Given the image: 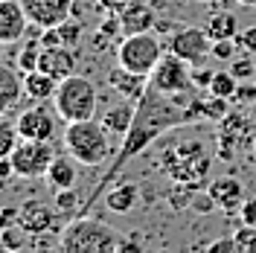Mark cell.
<instances>
[{
	"mask_svg": "<svg viewBox=\"0 0 256 253\" xmlns=\"http://www.w3.org/2000/svg\"><path fill=\"white\" fill-rule=\"evenodd\" d=\"M236 88H239V79H236L230 70H218V73H212V82H210V94H212V96L233 99Z\"/></svg>",
	"mask_w": 256,
	"mask_h": 253,
	"instance_id": "26",
	"label": "cell"
},
{
	"mask_svg": "<svg viewBox=\"0 0 256 253\" xmlns=\"http://www.w3.org/2000/svg\"><path fill=\"white\" fill-rule=\"evenodd\" d=\"M158 166L175 186L201 192L210 186L212 152H210L207 142L198 140V137H172V140L163 142Z\"/></svg>",
	"mask_w": 256,
	"mask_h": 253,
	"instance_id": "2",
	"label": "cell"
},
{
	"mask_svg": "<svg viewBox=\"0 0 256 253\" xmlns=\"http://www.w3.org/2000/svg\"><path fill=\"white\" fill-rule=\"evenodd\" d=\"M108 84H111V90L128 99V102H140L146 94V88H148V76H140V73H134V70H128L122 64H116L108 70Z\"/></svg>",
	"mask_w": 256,
	"mask_h": 253,
	"instance_id": "14",
	"label": "cell"
},
{
	"mask_svg": "<svg viewBox=\"0 0 256 253\" xmlns=\"http://www.w3.org/2000/svg\"><path fill=\"white\" fill-rule=\"evenodd\" d=\"M137 198H140L137 184H131V180H120V184H114L111 190L105 192V206H108L111 212L126 216V212H131V210L137 206Z\"/></svg>",
	"mask_w": 256,
	"mask_h": 253,
	"instance_id": "20",
	"label": "cell"
},
{
	"mask_svg": "<svg viewBox=\"0 0 256 253\" xmlns=\"http://www.w3.org/2000/svg\"><path fill=\"white\" fill-rule=\"evenodd\" d=\"M20 6L32 26L50 30V26H62L67 18H73L76 0H20Z\"/></svg>",
	"mask_w": 256,
	"mask_h": 253,
	"instance_id": "10",
	"label": "cell"
},
{
	"mask_svg": "<svg viewBox=\"0 0 256 253\" xmlns=\"http://www.w3.org/2000/svg\"><path fill=\"white\" fill-rule=\"evenodd\" d=\"M207 192H210V198L216 201V206L218 210H227V212H233V210H239L244 204V186H242L239 178H230V174L212 178Z\"/></svg>",
	"mask_w": 256,
	"mask_h": 253,
	"instance_id": "15",
	"label": "cell"
},
{
	"mask_svg": "<svg viewBox=\"0 0 256 253\" xmlns=\"http://www.w3.org/2000/svg\"><path fill=\"white\" fill-rule=\"evenodd\" d=\"M0 236H3V244H6V250H20V248L26 244V230H24L20 224L3 227V230H0Z\"/></svg>",
	"mask_w": 256,
	"mask_h": 253,
	"instance_id": "29",
	"label": "cell"
},
{
	"mask_svg": "<svg viewBox=\"0 0 256 253\" xmlns=\"http://www.w3.org/2000/svg\"><path fill=\"white\" fill-rule=\"evenodd\" d=\"M236 242H239V253H256V227L242 224V230H236Z\"/></svg>",
	"mask_w": 256,
	"mask_h": 253,
	"instance_id": "31",
	"label": "cell"
},
{
	"mask_svg": "<svg viewBox=\"0 0 256 253\" xmlns=\"http://www.w3.org/2000/svg\"><path fill=\"white\" fill-rule=\"evenodd\" d=\"M56 114L64 122H79V120H94L96 108H99V96H96V84L88 76H67L58 82L56 96H52Z\"/></svg>",
	"mask_w": 256,
	"mask_h": 253,
	"instance_id": "5",
	"label": "cell"
},
{
	"mask_svg": "<svg viewBox=\"0 0 256 253\" xmlns=\"http://www.w3.org/2000/svg\"><path fill=\"white\" fill-rule=\"evenodd\" d=\"M96 3H99V9H102V12H116V15H120L131 0H96Z\"/></svg>",
	"mask_w": 256,
	"mask_h": 253,
	"instance_id": "39",
	"label": "cell"
},
{
	"mask_svg": "<svg viewBox=\"0 0 256 253\" xmlns=\"http://www.w3.org/2000/svg\"><path fill=\"white\" fill-rule=\"evenodd\" d=\"M148 84L158 88L163 94H190V90H201L195 79H192V64L184 62L175 52H163L158 62L154 73L148 76Z\"/></svg>",
	"mask_w": 256,
	"mask_h": 253,
	"instance_id": "7",
	"label": "cell"
},
{
	"mask_svg": "<svg viewBox=\"0 0 256 253\" xmlns=\"http://www.w3.org/2000/svg\"><path fill=\"white\" fill-rule=\"evenodd\" d=\"M254 142H256V137H254Z\"/></svg>",
	"mask_w": 256,
	"mask_h": 253,
	"instance_id": "46",
	"label": "cell"
},
{
	"mask_svg": "<svg viewBox=\"0 0 256 253\" xmlns=\"http://www.w3.org/2000/svg\"><path fill=\"white\" fill-rule=\"evenodd\" d=\"M20 96H26L24 79L15 67H6L0 62V116H6L9 111H15Z\"/></svg>",
	"mask_w": 256,
	"mask_h": 253,
	"instance_id": "17",
	"label": "cell"
},
{
	"mask_svg": "<svg viewBox=\"0 0 256 253\" xmlns=\"http://www.w3.org/2000/svg\"><path fill=\"white\" fill-rule=\"evenodd\" d=\"M52 204H56V210H58V216H64V218H76V216L82 212V204H84V201L79 198V192L73 190V186H67V190L56 192V201H52Z\"/></svg>",
	"mask_w": 256,
	"mask_h": 253,
	"instance_id": "24",
	"label": "cell"
},
{
	"mask_svg": "<svg viewBox=\"0 0 256 253\" xmlns=\"http://www.w3.org/2000/svg\"><path fill=\"white\" fill-rule=\"evenodd\" d=\"M24 88H26V96L32 102H47V99L56 96L58 82L47 76L44 70H32V73H24Z\"/></svg>",
	"mask_w": 256,
	"mask_h": 253,
	"instance_id": "21",
	"label": "cell"
},
{
	"mask_svg": "<svg viewBox=\"0 0 256 253\" xmlns=\"http://www.w3.org/2000/svg\"><path fill=\"white\" fill-rule=\"evenodd\" d=\"M230 73H233V76H236L239 82L254 79V73H256V62H254V58H236V62H233V67H230Z\"/></svg>",
	"mask_w": 256,
	"mask_h": 253,
	"instance_id": "32",
	"label": "cell"
},
{
	"mask_svg": "<svg viewBox=\"0 0 256 253\" xmlns=\"http://www.w3.org/2000/svg\"><path fill=\"white\" fill-rule=\"evenodd\" d=\"M41 50H44V44H41V41H26V44L20 47V52H18L15 67L20 70V73H32V70H38Z\"/></svg>",
	"mask_w": 256,
	"mask_h": 253,
	"instance_id": "25",
	"label": "cell"
},
{
	"mask_svg": "<svg viewBox=\"0 0 256 253\" xmlns=\"http://www.w3.org/2000/svg\"><path fill=\"white\" fill-rule=\"evenodd\" d=\"M15 126L24 140H52L56 137V114L47 111L44 102H38V105L18 114Z\"/></svg>",
	"mask_w": 256,
	"mask_h": 253,
	"instance_id": "11",
	"label": "cell"
},
{
	"mask_svg": "<svg viewBox=\"0 0 256 253\" xmlns=\"http://www.w3.org/2000/svg\"><path fill=\"white\" fill-rule=\"evenodd\" d=\"M204 30L210 32V38L212 41H222V38H236V30H239V24H236V15L233 12H216V15L207 20V26Z\"/></svg>",
	"mask_w": 256,
	"mask_h": 253,
	"instance_id": "23",
	"label": "cell"
},
{
	"mask_svg": "<svg viewBox=\"0 0 256 253\" xmlns=\"http://www.w3.org/2000/svg\"><path fill=\"white\" fill-rule=\"evenodd\" d=\"M56 30H58V38H62V47H76L82 41V20H76V18H67Z\"/></svg>",
	"mask_w": 256,
	"mask_h": 253,
	"instance_id": "28",
	"label": "cell"
},
{
	"mask_svg": "<svg viewBox=\"0 0 256 253\" xmlns=\"http://www.w3.org/2000/svg\"><path fill=\"white\" fill-rule=\"evenodd\" d=\"M207 3H216V6H224V3H230V0H207Z\"/></svg>",
	"mask_w": 256,
	"mask_h": 253,
	"instance_id": "42",
	"label": "cell"
},
{
	"mask_svg": "<svg viewBox=\"0 0 256 253\" xmlns=\"http://www.w3.org/2000/svg\"><path fill=\"white\" fill-rule=\"evenodd\" d=\"M230 114V108H227V99L224 96H207V120L210 122H222L224 116Z\"/></svg>",
	"mask_w": 256,
	"mask_h": 253,
	"instance_id": "30",
	"label": "cell"
},
{
	"mask_svg": "<svg viewBox=\"0 0 256 253\" xmlns=\"http://www.w3.org/2000/svg\"><path fill=\"white\" fill-rule=\"evenodd\" d=\"M30 18L20 0H0V44H15L26 35Z\"/></svg>",
	"mask_w": 256,
	"mask_h": 253,
	"instance_id": "13",
	"label": "cell"
},
{
	"mask_svg": "<svg viewBox=\"0 0 256 253\" xmlns=\"http://www.w3.org/2000/svg\"><path fill=\"white\" fill-rule=\"evenodd\" d=\"M239 218H242V224L256 227V198H250V201H244V204L239 206Z\"/></svg>",
	"mask_w": 256,
	"mask_h": 253,
	"instance_id": "35",
	"label": "cell"
},
{
	"mask_svg": "<svg viewBox=\"0 0 256 253\" xmlns=\"http://www.w3.org/2000/svg\"><path fill=\"white\" fill-rule=\"evenodd\" d=\"M233 99L242 102V105L254 102V99H256V84H239V88H236V94H233Z\"/></svg>",
	"mask_w": 256,
	"mask_h": 253,
	"instance_id": "37",
	"label": "cell"
},
{
	"mask_svg": "<svg viewBox=\"0 0 256 253\" xmlns=\"http://www.w3.org/2000/svg\"><path fill=\"white\" fill-rule=\"evenodd\" d=\"M58 248L67 253H114L122 248V238L99 218L76 216L62 227Z\"/></svg>",
	"mask_w": 256,
	"mask_h": 253,
	"instance_id": "3",
	"label": "cell"
},
{
	"mask_svg": "<svg viewBox=\"0 0 256 253\" xmlns=\"http://www.w3.org/2000/svg\"><path fill=\"white\" fill-rule=\"evenodd\" d=\"M210 253H218V250H230V253H239V242L236 236H227V238H216V242H210L207 244Z\"/></svg>",
	"mask_w": 256,
	"mask_h": 253,
	"instance_id": "34",
	"label": "cell"
},
{
	"mask_svg": "<svg viewBox=\"0 0 256 253\" xmlns=\"http://www.w3.org/2000/svg\"><path fill=\"white\" fill-rule=\"evenodd\" d=\"M12 174H15V163H12V158H0V178L9 180Z\"/></svg>",
	"mask_w": 256,
	"mask_h": 253,
	"instance_id": "40",
	"label": "cell"
},
{
	"mask_svg": "<svg viewBox=\"0 0 256 253\" xmlns=\"http://www.w3.org/2000/svg\"><path fill=\"white\" fill-rule=\"evenodd\" d=\"M236 47H239V41H236V38H222V41H212V56H216V58H222V62H227V58H233Z\"/></svg>",
	"mask_w": 256,
	"mask_h": 253,
	"instance_id": "33",
	"label": "cell"
},
{
	"mask_svg": "<svg viewBox=\"0 0 256 253\" xmlns=\"http://www.w3.org/2000/svg\"><path fill=\"white\" fill-rule=\"evenodd\" d=\"M15 163V174L18 178H47L50 166L56 160L52 142L50 140H24L15 146V152L9 154Z\"/></svg>",
	"mask_w": 256,
	"mask_h": 253,
	"instance_id": "8",
	"label": "cell"
},
{
	"mask_svg": "<svg viewBox=\"0 0 256 253\" xmlns=\"http://www.w3.org/2000/svg\"><path fill=\"white\" fill-rule=\"evenodd\" d=\"M134 111H137V102H128V99H122L120 105H114V108H108V111L102 114V126H105V131L108 134H116V137H126L128 128H131V122H134Z\"/></svg>",
	"mask_w": 256,
	"mask_h": 253,
	"instance_id": "19",
	"label": "cell"
},
{
	"mask_svg": "<svg viewBox=\"0 0 256 253\" xmlns=\"http://www.w3.org/2000/svg\"><path fill=\"white\" fill-rule=\"evenodd\" d=\"M56 218H58L56 204L50 206V204H44V201H26V204L20 206L18 224H20L26 233H32V236H44L50 230H56Z\"/></svg>",
	"mask_w": 256,
	"mask_h": 253,
	"instance_id": "12",
	"label": "cell"
},
{
	"mask_svg": "<svg viewBox=\"0 0 256 253\" xmlns=\"http://www.w3.org/2000/svg\"><path fill=\"white\" fill-rule=\"evenodd\" d=\"M169 52L180 56L192 67H198V64L207 62V56H212V38H210V32L204 26H184V30L172 32Z\"/></svg>",
	"mask_w": 256,
	"mask_h": 253,
	"instance_id": "9",
	"label": "cell"
},
{
	"mask_svg": "<svg viewBox=\"0 0 256 253\" xmlns=\"http://www.w3.org/2000/svg\"><path fill=\"white\" fill-rule=\"evenodd\" d=\"M122 20V35H134V32H148L158 26V18L152 12V6L146 0H131L126 9L120 12Z\"/></svg>",
	"mask_w": 256,
	"mask_h": 253,
	"instance_id": "18",
	"label": "cell"
},
{
	"mask_svg": "<svg viewBox=\"0 0 256 253\" xmlns=\"http://www.w3.org/2000/svg\"><path fill=\"white\" fill-rule=\"evenodd\" d=\"M6 250V244H3V236H0V253Z\"/></svg>",
	"mask_w": 256,
	"mask_h": 253,
	"instance_id": "43",
	"label": "cell"
},
{
	"mask_svg": "<svg viewBox=\"0 0 256 253\" xmlns=\"http://www.w3.org/2000/svg\"><path fill=\"white\" fill-rule=\"evenodd\" d=\"M76 163L79 160L76 158H58L56 154V160H52V166H50V184L56 186V190H67V186H76V180H79V172H76Z\"/></svg>",
	"mask_w": 256,
	"mask_h": 253,
	"instance_id": "22",
	"label": "cell"
},
{
	"mask_svg": "<svg viewBox=\"0 0 256 253\" xmlns=\"http://www.w3.org/2000/svg\"><path fill=\"white\" fill-rule=\"evenodd\" d=\"M18 142H20L18 126L0 116V158H9V154L15 152V146H18Z\"/></svg>",
	"mask_w": 256,
	"mask_h": 253,
	"instance_id": "27",
	"label": "cell"
},
{
	"mask_svg": "<svg viewBox=\"0 0 256 253\" xmlns=\"http://www.w3.org/2000/svg\"><path fill=\"white\" fill-rule=\"evenodd\" d=\"M18 218H20V206H3V210H0V230L18 224Z\"/></svg>",
	"mask_w": 256,
	"mask_h": 253,
	"instance_id": "36",
	"label": "cell"
},
{
	"mask_svg": "<svg viewBox=\"0 0 256 253\" xmlns=\"http://www.w3.org/2000/svg\"><path fill=\"white\" fill-rule=\"evenodd\" d=\"M198 122H210L207 120V99L201 96V90H190V94H163L158 88H146L143 99L137 102V111H134V122L128 128V134L120 142V152L111 160V166L105 169V174L99 178L90 195L84 198L79 216H88V210L111 190L116 184V174H122L128 163L134 158H140L148 146L175 131V128H190Z\"/></svg>",
	"mask_w": 256,
	"mask_h": 253,
	"instance_id": "1",
	"label": "cell"
},
{
	"mask_svg": "<svg viewBox=\"0 0 256 253\" xmlns=\"http://www.w3.org/2000/svg\"><path fill=\"white\" fill-rule=\"evenodd\" d=\"M38 70H44L47 76H52L56 82H62V79L76 73V56L70 52V47H44L41 50Z\"/></svg>",
	"mask_w": 256,
	"mask_h": 253,
	"instance_id": "16",
	"label": "cell"
},
{
	"mask_svg": "<svg viewBox=\"0 0 256 253\" xmlns=\"http://www.w3.org/2000/svg\"><path fill=\"white\" fill-rule=\"evenodd\" d=\"M236 3H242V6H256V0H236Z\"/></svg>",
	"mask_w": 256,
	"mask_h": 253,
	"instance_id": "41",
	"label": "cell"
},
{
	"mask_svg": "<svg viewBox=\"0 0 256 253\" xmlns=\"http://www.w3.org/2000/svg\"><path fill=\"white\" fill-rule=\"evenodd\" d=\"M236 41H239V47H242V50H248V52H256V26L244 30L239 38H236Z\"/></svg>",
	"mask_w": 256,
	"mask_h": 253,
	"instance_id": "38",
	"label": "cell"
},
{
	"mask_svg": "<svg viewBox=\"0 0 256 253\" xmlns=\"http://www.w3.org/2000/svg\"><path fill=\"white\" fill-rule=\"evenodd\" d=\"M3 186H6V180H3V178H0V190H3Z\"/></svg>",
	"mask_w": 256,
	"mask_h": 253,
	"instance_id": "44",
	"label": "cell"
},
{
	"mask_svg": "<svg viewBox=\"0 0 256 253\" xmlns=\"http://www.w3.org/2000/svg\"><path fill=\"white\" fill-rule=\"evenodd\" d=\"M111 134L105 131L102 122L96 120H79V122H67L64 128L62 140H64V148L70 158H76L82 166H99L105 163L108 154H111Z\"/></svg>",
	"mask_w": 256,
	"mask_h": 253,
	"instance_id": "4",
	"label": "cell"
},
{
	"mask_svg": "<svg viewBox=\"0 0 256 253\" xmlns=\"http://www.w3.org/2000/svg\"><path fill=\"white\" fill-rule=\"evenodd\" d=\"M0 62H3V44H0Z\"/></svg>",
	"mask_w": 256,
	"mask_h": 253,
	"instance_id": "45",
	"label": "cell"
},
{
	"mask_svg": "<svg viewBox=\"0 0 256 253\" xmlns=\"http://www.w3.org/2000/svg\"><path fill=\"white\" fill-rule=\"evenodd\" d=\"M160 58H163V44L152 30L122 35V41L116 47V64H122L140 76H152Z\"/></svg>",
	"mask_w": 256,
	"mask_h": 253,
	"instance_id": "6",
	"label": "cell"
}]
</instances>
